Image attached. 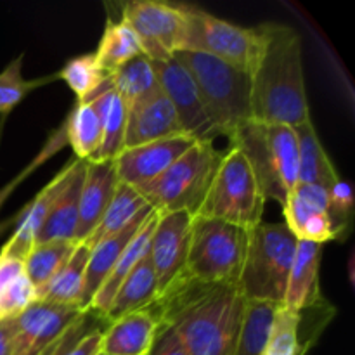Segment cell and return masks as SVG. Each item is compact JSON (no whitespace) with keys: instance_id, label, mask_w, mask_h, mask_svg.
Listing matches in <instances>:
<instances>
[{"instance_id":"25","label":"cell","mask_w":355,"mask_h":355,"mask_svg":"<svg viewBox=\"0 0 355 355\" xmlns=\"http://www.w3.org/2000/svg\"><path fill=\"white\" fill-rule=\"evenodd\" d=\"M149 210H153V207H149L148 201L139 194L135 187L120 182L116 191H114V196L111 200L110 207H107L103 218H101L99 225L83 241V245L92 248L97 243L104 241L106 238H111V236L127 229L128 225L134 224L135 218H139L142 214Z\"/></svg>"},{"instance_id":"10","label":"cell","mask_w":355,"mask_h":355,"mask_svg":"<svg viewBox=\"0 0 355 355\" xmlns=\"http://www.w3.org/2000/svg\"><path fill=\"white\" fill-rule=\"evenodd\" d=\"M121 21L135 31L149 61H165L182 51L187 3L130 0L121 6Z\"/></svg>"},{"instance_id":"21","label":"cell","mask_w":355,"mask_h":355,"mask_svg":"<svg viewBox=\"0 0 355 355\" xmlns=\"http://www.w3.org/2000/svg\"><path fill=\"white\" fill-rule=\"evenodd\" d=\"M153 210L146 211L141 217L135 218L134 224L128 225L127 229H123L118 234L106 238L104 241L97 243L96 246L90 248L89 253V262H87V270H85V283H83V291L82 298H80V312H89L90 304H92L94 297H96L97 290L101 288V284L106 281V277L110 276V272L113 270V267L116 266V262L120 260L121 253L127 248L128 243L132 241L137 231L141 229L142 222L149 217Z\"/></svg>"},{"instance_id":"11","label":"cell","mask_w":355,"mask_h":355,"mask_svg":"<svg viewBox=\"0 0 355 355\" xmlns=\"http://www.w3.org/2000/svg\"><path fill=\"white\" fill-rule=\"evenodd\" d=\"M191 224L193 215L186 211L158 214L149 245V257L158 284V300L166 297L187 277L186 263Z\"/></svg>"},{"instance_id":"28","label":"cell","mask_w":355,"mask_h":355,"mask_svg":"<svg viewBox=\"0 0 355 355\" xmlns=\"http://www.w3.org/2000/svg\"><path fill=\"white\" fill-rule=\"evenodd\" d=\"M101 69L107 76L113 75L120 66L130 59L142 55V45L135 31L125 21H107L104 26L97 51L94 52Z\"/></svg>"},{"instance_id":"26","label":"cell","mask_w":355,"mask_h":355,"mask_svg":"<svg viewBox=\"0 0 355 355\" xmlns=\"http://www.w3.org/2000/svg\"><path fill=\"white\" fill-rule=\"evenodd\" d=\"M101 118V146L92 159H114L125 144V132H127V104L116 90L106 87L103 92L92 97Z\"/></svg>"},{"instance_id":"2","label":"cell","mask_w":355,"mask_h":355,"mask_svg":"<svg viewBox=\"0 0 355 355\" xmlns=\"http://www.w3.org/2000/svg\"><path fill=\"white\" fill-rule=\"evenodd\" d=\"M257 28L262 47L250 75L253 120L288 127L311 121L300 35L283 23H262Z\"/></svg>"},{"instance_id":"5","label":"cell","mask_w":355,"mask_h":355,"mask_svg":"<svg viewBox=\"0 0 355 355\" xmlns=\"http://www.w3.org/2000/svg\"><path fill=\"white\" fill-rule=\"evenodd\" d=\"M222 153L214 142L198 141L151 182L135 187L158 214H186L196 217L220 165Z\"/></svg>"},{"instance_id":"23","label":"cell","mask_w":355,"mask_h":355,"mask_svg":"<svg viewBox=\"0 0 355 355\" xmlns=\"http://www.w3.org/2000/svg\"><path fill=\"white\" fill-rule=\"evenodd\" d=\"M156 220H158V211L153 210L149 214V217L142 222L141 229L137 231V234L132 238V241L128 243L127 248L121 253L120 260L116 262V266L113 267V270L110 272V276L106 277L101 288L97 290L96 297H94L92 304H90L89 312L103 318L106 309L110 307L111 300L116 295L118 288L121 286L125 279H127L128 274L134 270V267L137 266L139 260L149 252V245H151V236L155 231Z\"/></svg>"},{"instance_id":"29","label":"cell","mask_w":355,"mask_h":355,"mask_svg":"<svg viewBox=\"0 0 355 355\" xmlns=\"http://www.w3.org/2000/svg\"><path fill=\"white\" fill-rule=\"evenodd\" d=\"M66 142L73 148L76 159H92L101 146V118L92 101H76L64 121Z\"/></svg>"},{"instance_id":"33","label":"cell","mask_w":355,"mask_h":355,"mask_svg":"<svg viewBox=\"0 0 355 355\" xmlns=\"http://www.w3.org/2000/svg\"><path fill=\"white\" fill-rule=\"evenodd\" d=\"M58 76L68 83L78 103H87L107 87V75L101 69L94 52L69 59L59 69Z\"/></svg>"},{"instance_id":"13","label":"cell","mask_w":355,"mask_h":355,"mask_svg":"<svg viewBox=\"0 0 355 355\" xmlns=\"http://www.w3.org/2000/svg\"><path fill=\"white\" fill-rule=\"evenodd\" d=\"M194 142L198 141L189 135H179V137L162 139L137 148L123 149L114 158L118 180L132 187L151 182L168 166H172Z\"/></svg>"},{"instance_id":"19","label":"cell","mask_w":355,"mask_h":355,"mask_svg":"<svg viewBox=\"0 0 355 355\" xmlns=\"http://www.w3.org/2000/svg\"><path fill=\"white\" fill-rule=\"evenodd\" d=\"M158 329L159 318L151 307L135 311L110 322L103 329L101 352L106 355H148Z\"/></svg>"},{"instance_id":"30","label":"cell","mask_w":355,"mask_h":355,"mask_svg":"<svg viewBox=\"0 0 355 355\" xmlns=\"http://www.w3.org/2000/svg\"><path fill=\"white\" fill-rule=\"evenodd\" d=\"M76 246L78 243L75 241H51L38 243L30 250L26 259L23 260V266L28 281L35 288L37 298L42 290L54 279L55 274L64 267Z\"/></svg>"},{"instance_id":"37","label":"cell","mask_w":355,"mask_h":355,"mask_svg":"<svg viewBox=\"0 0 355 355\" xmlns=\"http://www.w3.org/2000/svg\"><path fill=\"white\" fill-rule=\"evenodd\" d=\"M328 215L333 229V239L342 241L347 238L354 218V196L349 182L340 179L328 191Z\"/></svg>"},{"instance_id":"14","label":"cell","mask_w":355,"mask_h":355,"mask_svg":"<svg viewBox=\"0 0 355 355\" xmlns=\"http://www.w3.org/2000/svg\"><path fill=\"white\" fill-rule=\"evenodd\" d=\"M187 135L162 87L127 107L123 149L137 148L162 139ZM191 137V135H189Z\"/></svg>"},{"instance_id":"6","label":"cell","mask_w":355,"mask_h":355,"mask_svg":"<svg viewBox=\"0 0 355 355\" xmlns=\"http://www.w3.org/2000/svg\"><path fill=\"white\" fill-rule=\"evenodd\" d=\"M297 243V236L284 222H262L250 229L248 248L239 277V288L246 300L283 305Z\"/></svg>"},{"instance_id":"16","label":"cell","mask_w":355,"mask_h":355,"mask_svg":"<svg viewBox=\"0 0 355 355\" xmlns=\"http://www.w3.org/2000/svg\"><path fill=\"white\" fill-rule=\"evenodd\" d=\"M118 184L114 159H87L78 205V224L75 241L83 243L99 225L110 207Z\"/></svg>"},{"instance_id":"32","label":"cell","mask_w":355,"mask_h":355,"mask_svg":"<svg viewBox=\"0 0 355 355\" xmlns=\"http://www.w3.org/2000/svg\"><path fill=\"white\" fill-rule=\"evenodd\" d=\"M277 307L270 302L246 300L234 355H263Z\"/></svg>"},{"instance_id":"7","label":"cell","mask_w":355,"mask_h":355,"mask_svg":"<svg viewBox=\"0 0 355 355\" xmlns=\"http://www.w3.org/2000/svg\"><path fill=\"white\" fill-rule=\"evenodd\" d=\"M248 231L215 218L193 217L186 274L203 284H239Z\"/></svg>"},{"instance_id":"31","label":"cell","mask_w":355,"mask_h":355,"mask_svg":"<svg viewBox=\"0 0 355 355\" xmlns=\"http://www.w3.org/2000/svg\"><path fill=\"white\" fill-rule=\"evenodd\" d=\"M107 87L116 90L128 107L135 101L158 90L159 83L151 61L142 54L125 62L113 75L107 76Z\"/></svg>"},{"instance_id":"41","label":"cell","mask_w":355,"mask_h":355,"mask_svg":"<svg viewBox=\"0 0 355 355\" xmlns=\"http://www.w3.org/2000/svg\"><path fill=\"white\" fill-rule=\"evenodd\" d=\"M14 331H16V318L0 321V355H10Z\"/></svg>"},{"instance_id":"3","label":"cell","mask_w":355,"mask_h":355,"mask_svg":"<svg viewBox=\"0 0 355 355\" xmlns=\"http://www.w3.org/2000/svg\"><path fill=\"white\" fill-rule=\"evenodd\" d=\"M175 58L193 76L205 113L218 135L231 139L253 121L250 73L200 52L180 51Z\"/></svg>"},{"instance_id":"39","label":"cell","mask_w":355,"mask_h":355,"mask_svg":"<svg viewBox=\"0 0 355 355\" xmlns=\"http://www.w3.org/2000/svg\"><path fill=\"white\" fill-rule=\"evenodd\" d=\"M64 142H66V134H64V123H62V127L59 128V130H55L54 134H52V137L49 139L47 144H45V148L42 149L40 155H38V158H35L33 162H31L30 165H28L26 168H24V172H21L19 175L16 177V179H12L9 184H6V186H3L2 189H0V208H2V205L6 203L7 198H9L10 194H12V191L16 189V187L19 186V184L23 182V180L26 179V177L30 175V173L33 172L35 168H38V166H40L44 162H47V159L51 158V156H54L55 153H58L59 149H61L62 146H64ZM6 227H7V224H0V234H2V231Z\"/></svg>"},{"instance_id":"17","label":"cell","mask_w":355,"mask_h":355,"mask_svg":"<svg viewBox=\"0 0 355 355\" xmlns=\"http://www.w3.org/2000/svg\"><path fill=\"white\" fill-rule=\"evenodd\" d=\"M71 165L73 159L17 215L16 229L0 250V257H10V259L21 260V262L26 259L30 250L37 245L38 232H40L45 218H47L55 198L68 180Z\"/></svg>"},{"instance_id":"22","label":"cell","mask_w":355,"mask_h":355,"mask_svg":"<svg viewBox=\"0 0 355 355\" xmlns=\"http://www.w3.org/2000/svg\"><path fill=\"white\" fill-rule=\"evenodd\" d=\"M156 300H158V284H156L155 269H153L151 257L148 252L118 288L103 319L106 324H110L123 315L151 307Z\"/></svg>"},{"instance_id":"15","label":"cell","mask_w":355,"mask_h":355,"mask_svg":"<svg viewBox=\"0 0 355 355\" xmlns=\"http://www.w3.org/2000/svg\"><path fill=\"white\" fill-rule=\"evenodd\" d=\"M328 191L311 184H297L283 207L284 224L297 239L324 243L333 241V229L328 215Z\"/></svg>"},{"instance_id":"38","label":"cell","mask_w":355,"mask_h":355,"mask_svg":"<svg viewBox=\"0 0 355 355\" xmlns=\"http://www.w3.org/2000/svg\"><path fill=\"white\" fill-rule=\"evenodd\" d=\"M35 302H37L35 288L28 281L26 274H23L16 281H12L6 290L0 291V321L17 318Z\"/></svg>"},{"instance_id":"40","label":"cell","mask_w":355,"mask_h":355,"mask_svg":"<svg viewBox=\"0 0 355 355\" xmlns=\"http://www.w3.org/2000/svg\"><path fill=\"white\" fill-rule=\"evenodd\" d=\"M148 355H187L182 342L170 326L159 322V329Z\"/></svg>"},{"instance_id":"36","label":"cell","mask_w":355,"mask_h":355,"mask_svg":"<svg viewBox=\"0 0 355 355\" xmlns=\"http://www.w3.org/2000/svg\"><path fill=\"white\" fill-rule=\"evenodd\" d=\"M58 305L35 302L30 309L16 318V331H14L10 355H33L35 342L44 329L45 322L52 315Z\"/></svg>"},{"instance_id":"27","label":"cell","mask_w":355,"mask_h":355,"mask_svg":"<svg viewBox=\"0 0 355 355\" xmlns=\"http://www.w3.org/2000/svg\"><path fill=\"white\" fill-rule=\"evenodd\" d=\"M89 253V246L83 245V243H78V246L75 248L73 255L69 257L68 262L64 263V267L55 274L54 279L38 295L37 302L78 309L83 291V283H85Z\"/></svg>"},{"instance_id":"12","label":"cell","mask_w":355,"mask_h":355,"mask_svg":"<svg viewBox=\"0 0 355 355\" xmlns=\"http://www.w3.org/2000/svg\"><path fill=\"white\" fill-rule=\"evenodd\" d=\"M151 64L163 94L168 97L179 116L184 132L194 141L214 142L218 134L208 120L196 83L182 62L172 55L165 61H151Z\"/></svg>"},{"instance_id":"9","label":"cell","mask_w":355,"mask_h":355,"mask_svg":"<svg viewBox=\"0 0 355 355\" xmlns=\"http://www.w3.org/2000/svg\"><path fill=\"white\" fill-rule=\"evenodd\" d=\"M262 47L259 28H243L200 7L187 6L182 51L211 55L252 75Z\"/></svg>"},{"instance_id":"34","label":"cell","mask_w":355,"mask_h":355,"mask_svg":"<svg viewBox=\"0 0 355 355\" xmlns=\"http://www.w3.org/2000/svg\"><path fill=\"white\" fill-rule=\"evenodd\" d=\"M24 55L19 54L0 73V116L2 118L9 116L14 107L19 103H23L24 97L30 92H33L35 89L47 85V83L54 82V80H59L58 73L42 76V78L26 80L23 76V73H21Z\"/></svg>"},{"instance_id":"20","label":"cell","mask_w":355,"mask_h":355,"mask_svg":"<svg viewBox=\"0 0 355 355\" xmlns=\"http://www.w3.org/2000/svg\"><path fill=\"white\" fill-rule=\"evenodd\" d=\"M85 165V159L73 158L71 172H69L64 187L55 198L40 232H38L37 245L38 243L51 241H75L76 224H78L80 193H82Z\"/></svg>"},{"instance_id":"8","label":"cell","mask_w":355,"mask_h":355,"mask_svg":"<svg viewBox=\"0 0 355 355\" xmlns=\"http://www.w3.org/2000/svg\"><path fill=\"white\" fill-rule=\"evenodd\" d=\"M263 207L266 198L250 163L238 148L231 146L222 156L210 191L196 217L215 218L250 231L262 224Z\"/></svg>"},{"instance_id":"18","label":"cell","mask_w":355,"mask_h":355,"mask_svg":"<svg viewBox=\"0 0 355 355\" xmlns=\"http://www.w3.org/2000/svg\"><path fill=\"white\" fill-rule=\"evenodd\" d=\"M321 257L322 245L298 239L293 266L288 277L286 293H284V307L295 312H304L324 304L326 300L321 293V279H319Z\"/></svg>"},{"instance_id":"35","label":"cell","mask_w":355,"mask_h":355,"mask_svg":"<svg viewBox=\"0 0 355 355\" xmlns=\"http://www.w3.org/2000/svg\"><path fill=\"white\" fill-rule=\"evenodd\" d=\"M300 312L279 305L270 326L263 355H305L300 342Z\"/></svg>"},{"instance_id":"1","label":"cell","mask_w":355,"mask_h":355,"mask_svg":"<svg viewBox=\"0 0 355 355\" xmlns=\"http://www.w3.org/2000/svg\"><path fill=\"white\" fill-rule=\"evenodd\" d=\"M245 305L239 284H203L186 277L151 309L177 333L187 355H234Z\"/></svg>"},{"instance_id":"4","label":"cell","mask_w":355,"mask_h":355,"mask_svg":"<svg viewBox=\"0 0 355 355\" xmlns=\"http://www.w3.org/2000/svg\"><path fill=\"white\" fill-rule=\"evenodd\" d=\"M250 163L263 198L284 207L298 184V142L293 127L250 121L231 139Z\"/></svg>"},{"instance_id":"42","label":"cell","mask_w":355,"mask_h":355,"mask_svg":"<svg viewBox=\"0 0 355 355\" xmlns=\"http://www.w3.org/2000/svg\"><path fill=\"white\" fill-rule=\"evenodd\" d=\"M96 355H106L104 352H99V354H96Z\"/></svg>"},{"instance_id":"24","label":"cell","mask_w":355,"mask_h":355,"mask_svg":"<svg viewBox=\"0 0 355 355\" xmlns=\"http://www.w3.org/2000/svg\"><path fill=\"white\" fill-rule=\"evenodd\" d=\"M293 128L298 142V184L331 189L340 177L319 141L312 120Z\"/></svg>"}]
</instances>
